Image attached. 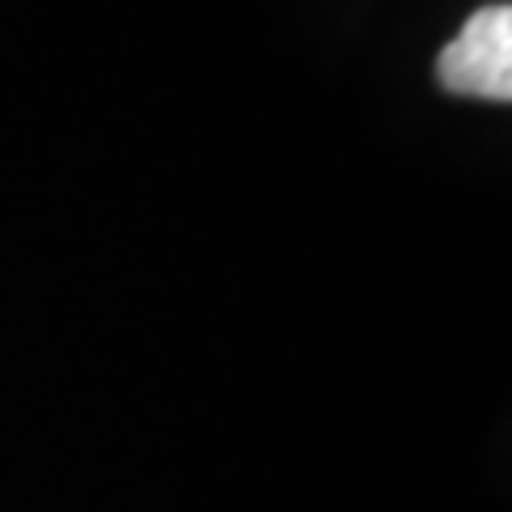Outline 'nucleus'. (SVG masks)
Instances as JSON below:
<instances>
[{
  "instance_id": "1",
  "label": "nucleus",
  "mask_w": 512,
  "mask_h": 512,
  "mask_svg": "<svg viewBox=\"0 0 512 512\" xmlns=\"http://www.w3.org/2000/svg\"><path fill=\"white\" fill-rule=\"evenodd\" d=\"M436 77L448 94L508 103L512 99V9L487 5L440 52Z\"/></svg>"
}]
</instances>
